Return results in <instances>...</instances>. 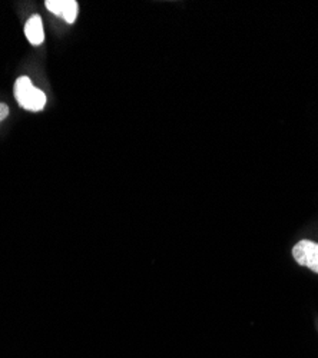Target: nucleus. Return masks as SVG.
Segmentation results:
<instances>
[{"mask_svg": "<svg viewBox=\"0 0 318 358\" xmlns=\"http://www.w3.org/2000/svg\"><path fill=\"white\" fill-rule=\"evenodd\" d=\"M14 98L17 103L26 110L39 112L46 105V95L32 85L28 77H21L14 83Z\"/></svg>", "mask_w": 318, "mask_h": 358, "instance_id": "f257e3e1", "label": "nucleus"}, {"mask_svg": "<svg viewBox=\"0 0 318 358\" xmlns=\"http://www.w3.org/2000/svg\"><path fill=\"white\" fill-rule=\"evenodd\" d=\"M292 257L297 263L318 274V243L303 239L297 242L292 248Z\"/></svg>", "mask_w": 318, "mask_h": 358, "instance_id": "f03ea898", "label": "nucleus"}, {"mask_svg": "<svg viewBox=\"0 0 318 358\" xmlns=\"http://www.w3.org/2000/svg\"><path fill=\"white\" fill-rule=\"evenodd\" d=\"M45 6L49 12L61 16L65 22L73 23L78 16V3L74 0H46Z\"/></svg>", "mask_w": 318, "mask_h": 358, "instance_id": "7ed1b4c3", "label": "nucleus"}, {"mask_svg": "<svg viewBox=\"0 0 318 358\" xmlns=\"http://www.w3.org/2000/svg\"><path fill=\"white\" fill-rule=\"evenodd\" d=\"M25 34L28 37V41L34 46L43 43L45 33H43V25H42L41 16L34 14L29 19L25 25Z\"/></svg>", "mask_w": 318, "mask_h": 358, "instance_id": "20e7f679", "label": "nucleus"}, {"mask_svg": "<svg viewBox=\"0 0 318 358\" xmlns=\"http://www.w3.org/2000/svg\"><path fill=\"white\" fill-rule=\"evenodd\" d=\"M9 115V108L6 103H0V122Z\"/></svg>", "mask_w": 318, "mask_h": 358, "instance_id": "39448f33", "label": "nucleus"}]
</instances>
